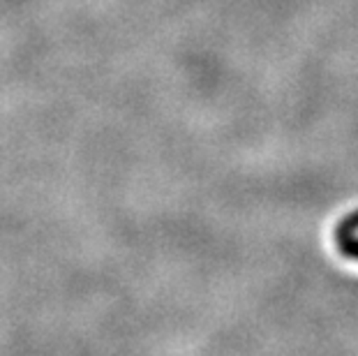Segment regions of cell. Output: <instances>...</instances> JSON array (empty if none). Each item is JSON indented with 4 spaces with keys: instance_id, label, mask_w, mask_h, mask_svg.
Listing matches in <instances>:
<instances>
[{
    "instance_id": "1",
    "label": "cell",
    "mask_w": 358,
    "mask_h": 356,
    "mask_svg": "<svg viewBox=\"0 0 358 356\" xmlns=\"http://www.w3.org/2000/svg\"><path fill=\"white\" fill-rule=\"evenodd\" d=\"M358 211L352 215H347L342 222L338 225V232H335V241H338L340 252L345 257H352V259H358Z\"/></svg>"
}]
</instances>
